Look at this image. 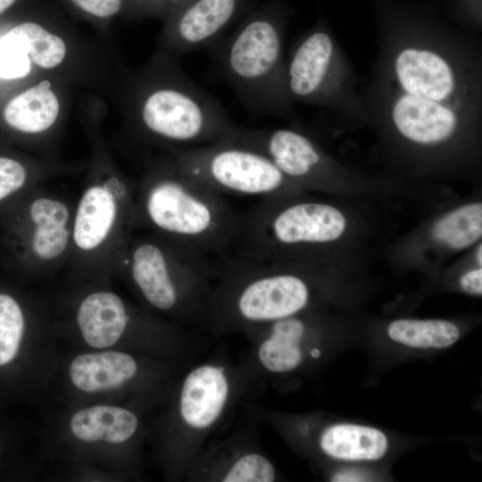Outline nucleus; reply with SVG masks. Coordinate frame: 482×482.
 Returning <instances> with one entry per match:
<instances>
[{"mask_svg": "<svg viewBox=\"0 0 482 482\" xmlns=\"http://www.w3.org/2000/svg\"><path fill=\"white\" fill-rule=\"evenodd\" d=\"M251 0H185L168 17L167 37L171 47L192 52L212 47Z\"/></svg>", "mask_w": 482, "mask_h": 482, "instance_id": "nucleus-10", "label": "nucleus"}, {"mask_svg": "<svg viewBox=\"0 0 482 482\" xmlns=\"http://www.w3.org/2000/svg\"><path fill=\"white\" fill-rule=\"evenodd\" d=\"M376 57L362 91L368 121L406 145L445 149L482 114V41L428 7L373 0Z\"/></svg>", "mask_w": 482, "mask_h": 482, "instance_id": "nucleus-1", "label": "nucleus"}, {"mask_svg": "<svg viewBox=\"0 0 482 482\" xmlns=\"http://www.w3.org/2000/svg\"><path fill=\"white\" fill-rule=\"evenodd\" d=\"M291 9L269 0L248 12L212 47L217 67L250 110L294 120L295 104L285 80V39Z\"/></svg>", "mask_w": 482, "mask_h": 482, "instance_id": "nucleus-3", "label": "nucleus"}, {"mask_svg": "<svg viewBox=\"0 0 482 482\" xmlns=\"http://www.w3.org/2000/svg\"><path fill=\"white\" fill-rule=\"evenodd\" d=\"M394 341L416 348H445L454 344L460 331L455 324L440 320H397L387 328Z\"/></svg>", "mask_w": 482, "mask_h": 482, "instance_id": "nucleus-18", "label": "nucleus"}, {"mask_svg": "<svg viewBox=\"0 0 482 482\" xmlns=\"http://www.w3.org/2000/svg\"><path fill=\"white\" fill-rule=\"evenodd\" d=\"M25 327L24 313L10 295L0 293V366L16 356Z\"/></svg>", "mask_w": 482, "mask_h": 482, "instance_id": "nucleus-21", "label": "nucleus"}, {"mask_svg": "<svg viewBox=\"0 0 482 482\" xmlns=\"http://www.w3.org/2000/svg\"><path fill=\"white\" fill-rule=\"evenodd\" d=\"M59 111V101L51 83L43 80L14 96L4 110V119L19 132L39 134L54 124Z\"/></svg>", "mask_w": 482, "mask_h": 482, "instance_id": "nucleus-15", "label": "nucleus"}, {"mask_svg": "<svg viewBox=\"0 0 482 482\" xmlns=\"http://www.w3.org/2000/svg\"><path fill=\"white\" fill-rule=\"evenodd\" d=\"M138 425L137 416L127 409L97 405L82 409L71 418L73 435L86 442L120 444L129 439Z\"/></svg>", "mask_w": 482, "mask_h": 482, "instance_id": "nucleus-16", "label": "nucleus"}, {"mask_svg": "<svg viewBox=\"0 0 482 482\" xmlns=\"http://www.w3.org/2000/svg\"><path fill=\"white\" fill-rule=\"evenodd\" d=\"M170 75L144 95L138 119L145 133L188 148L221 141L237 129L216 98L182 73Z\"/></svg>", "mask_w": 482, "mask_h": 482, "instance_id": "nucleus-7", "label": "nucleus"}, {"mask_svg": "<svg viewBox=\"0 0 482 482\" xmlns=\"http://www.w3.org/2000/svg\"><path fill=\"white\" fill-rule=\"evenodd\" d=\"M285 80L294 104L321 108L346 122L368 121L356 74L323 17L292 45L286 55Z\"/></svg>", "mask_w": 482, "mask_h": 482, "instance_id": "nucleus-5", "label": "nucleus"}, {"mask_svg": "<svg viewBox=\"0 0 482 482\" xmlns=\"http://www.w3.org/2000/svg\"><path fill=\"white\" fill-rule=\"evenodd\" d=\"M275 478L276 471L269 459L258 453H247L230 463L220 481L271 482Z\"/></svg>", "mask_w": 482, "mask_h": 482, "instance_id": "nucleus-22", "label": "nucleus"}, {"mask_svg": "<svg viewBox=\"0 0 482 482\" xmlns=\"http://www.w3.org/2000/svg\"><path fill=\"white\" fill-rule=\"evenodd\" d=\"M320 446L328 455L340 460H378L387 449V439L378 429L337 424L328 428L320 436Z\"/></svg>", "mask_w": 482, "mask_h": 482, "instance_id": "nucleus-17", "label": "nucleus"}, {"mask_svg": "<svg viewBox=\"0 0 482 482\" xmlns=\"http://www.w3.org/2000/svg\"><path fill=\"white\" fill-rule=\"evenodd\" d=\"M4 36L17 43L26 52L30 61L42 68L56 67L66 54L64 41L33 21L16 25Z\"/></svg>", "mask_w": 482, "mask_h": 482, "instance_id": "nucleus-19", "label": "nucleus"}, {"mask_svg": "<svg viewBox=\"0 0 482 482\" xmlns=\"http://www.w3.org/2000/svg\"><path fill=\"white\" fill-rule=\"evenodd\" d=\"M73 208L67 198L37 187L2 208L3 243L11 264L37 272L68 264Z\"/></svg>", "mask_w": 482, "mask_h": 482, "instance_id": "nucleus-8", "label": "nucleus"}, {"mask_svg": "<svg viewBox=\"0 0 482 482\" xmlns=\"http://www.w3.org/2000/svg\"><path fill=\"white\" fill-rule=\"evenodd\" d=\"M252 328H257L262 334L256 358L263 370L284 373L302 363L300 342L305 332V324L301 319L294 315Z\"/></svg>", "mask_w": 482, "mask_h": 482, "instance_id": "nucleus-13", "label": "nucleus"}, {"mask_svg": "<svg viewBox=\"0 0 482 482\" xmlns=\"http://www.w3.org/2000/svg\"><path fill=\"white\" fill-rule=\"evenodd\" d=\"M230 380L223 367L204 363L192 369L180 389L179 412L192 433L212 428L225 411L230 397Z\"/></svg>", "mask_w": 482, "mask_h": 482, "instance_id": "nucleus-11", "label": "nucleus"}, {"mask_svg": "<svg viewBox=\"0 0 482 482\" xmlns=\"http://www.w3.org/2000/svg\"><path fill=\"white\" fill-rule=\"evenodd\" d=\"M134 194L117 173L91 179L74 204L68 264L86 271L119 270L134 234Z\"/></svg>", "mask_w": 482, "mask_h": 482, "instance_id": "nucleus-6", "label": "nucleus"}, {"mask_svg": "<svg viewBox=\"0 0 482 482\" xmlns=\"http://www.w3.org/2000/svg\"><path fill=\"white\" fill-rule=\"evenodd\" d=\"M137 370L134 358L120 352L87 353L76 357L70 366L72 383L85 392H99L120 386Z\"/></svg>", "mask_w": 482, "mask_h": 482, "instance_id": "nucleus-14", "label": "nucleus"}, {"mask_svg": "<svg viewBox=\"0 0 482 482\" xmlns=\"http://www.w3.org/2000/svg\"><path fill=\"white\" fill-rule=\"evenodd\" d=\"M130 320L131 315L121 298L104 290L87 295L76 313V321L84 340L95 348L114 345Z\"/></svg>", "mask_w": 482, "mask_h": 482, "instance_id": "nucleus-12", "label": "nucleus"}, {"mask_svg": "<svg viewBox=\"0 0 482 482\" xmlns=\"http://www.w3.org/2000/svg\"><path fill=\"white\" fill-rule=\"evenodd\" d=\"M30 71V59L26 52L4 35L0 38V77L7 79L26 77Z\"/></svg>", "mask_w": 482, "mask_h": 482, "instance_id": "nucleus-24", "label": "nucleus"}, {"mask_svg": "<svg viewBox=\"0 0 482 482\" xmlns=\"http://www.w3.org/2000/svg\"><path fill=\"white\" fill-rule=\"evenodd\" d=\"M363 480L362 476L353 474L352 472L339 473L336 475L333 481H361Z\"/></svg>", "mask_w": 482, "mask_h": 482, "instance_id": "nucleus-29", "label": "nucleus"}, {"mask_svg": "<svg viewBox=\"0 0 482 482\" xmlns=\"http://www.w3.org/2000/svg\"><path fill=\"white\" fill-rule=\"evenodd\" d=\"M241 215L223 195L181 171L173 160L154 168L134 197V230L221 257L233 248Z\"/></svg>", "mask_w": 482, "mask_h": 482, "instance_id": "nucleus-2", "label": "nucleus"}, {"mask_svg": "<svg viewBox=\"0 0 482 482\" xmlns=\"http://www.w3.org/2000/svg\"><path fill=\"white\" fill-rule=\"evenodd\" d=\"M79 11L100 19L114 16L123 7L125 0H69Z\"/></svg>", "mask_w": 482, "mask_h": 482, "instance_id": "nucleus-26", "label": "nucleus"}, {"mask_svg": "<svg viewBox=\"0 0 482 482\" xmlns=\"http://www.w3.org/2000/svg\"><path fill=\"white\" fill-rule=\"evenodd\" d=\"M445 6L458 28L477 35L481 32V0H445Z\"/></svg>", "mask_w": 482, "mask_h": 482, "instance_id": "nucleus-25", "label": "nucleus"}, {"mask_svg": "<svg viewBox=\"0 0 482 482\" xmlns=\"http://www.w3.org/2000/svg\"><path fill=\"white\" fill-rule=\"evenodd\" d=\"M34 184L33 177L23 162L0 156V210L34 188Z\"/></svg>", "mask_w": 482, "mask_h": 482, "instance_id": "nucleus-23", "label": "nucleus"}, {"mask_svg": "<svg viewBox=\"0 0 482 482\" xmlns=\"http://www.w3.org/2000/svg\"><path fill=\"white\" fill-rule=\"evenodd\" d=\"M16 0H0V14L7 10Z\"/></svg>", "mask_w": 482, "mask_h": 482, "instance_id": "nucleus-30", "label": "nucleus"}, {"mask_svg": "<svg viewBox=\"0 0 482 482\" xmlns=\"http://www.w3.org/2000/svg\"><path fill=\"white\" fill-rule=\"evenodd\" d=\"M481 252H482V246L481 245H479L478 248V252H477V260H478V262L481 265V262H482V259H481Z\"/></svg>", "mask_w": 482, "mask_h": 482, "instance_id": "nucleus-31", "label": "nucleus"}, {"mask_svg": "<svg viewBox=\"0 0 482 482\" xmlns=\"http://www.w3.org/2000/svg\"><path fill=\"white\" fill-rule=\"evenodd\" d=\"M144 12L163 14L168 17L185 0H132Z\"/></svg>", "mask_w": 482, "mask_h": 482, "instance_id": "nucleus-27", "label": "nucleus"}, {"mask_svg": "<svg viewBox=\"0 0 482 482\" xmlns=\"http://www.w3.org/2000/svg\"><path fill=\"white\" fill-rule=\"evenodd\" d=\"M119 270L154 309L207 319L214 280L209 255L147 231L133 234Z\"/></svg>", "mask_w": 482, "mask_h": 482, "instance_id": "nucleus-4", "label": "nucleus"}, {"mask_svg": "<svg viewBox=\"0 0 482 482\" xmlns=\"http://www.w3.org/2000/svg\"><path fill=\"white\" fill-rule=\"evenodd\" d=\"M432 234L452 249L469 247L482 235V204H469L445 214L435 223Z\"/></svg>", "mask_w": 482, "mask_h": 482, "instance_id": "nucleus-20", "label": "nucleus"}, {"mask_svg": "<svg viewBox=\"0 0 482 482\" xmlns=\"http://www.w3.org/2000/svg\"><path fill=\"white\" fill-rule=\"evenodd\" d=\"M461 286L466 292L474 295L482 294V270L476 269L465 273L461 278Z\"/></svg>", "mask_w": 482, "mask_h": 482, "instance_id": "nucleus-28", "label": "nucleus"}, {"mask_svg": "<svg viewBox=\"0 0 482 482\" xmlns=\"http://www.w3.org/2000/svg\"><path fill=\"white\" fill-rule=\"evenodd\" d=\"M311 355H312V357H313V358H318V357H320V352L319 349H316V348H315V349H312V350L311 351Z\"/></svg>", "mask_w": 482, "mask_h": 482, "instance_id": "nucleus-32", "label": "nucleus"}, {"mask_svg": "<svg viewBox=\"0 0 482 482\" xmlns=\"http://www.w3.org/2000/svg\"><path fill=\"white\" fill-rule=\"evenodd\" d=\"M173 162L185 174L222 195L262 199L281 196L295 187L265 154L229 139L176 149Z\"/></svg>", "mask_w": 482, "mask_h": 482, "instance_id": "nucleus-9", "label": "nucleus"}]
</instances>
